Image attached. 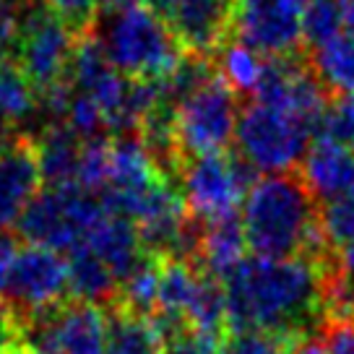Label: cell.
<instances>
[{"mask_svg": "<svg viewBox=\"0 0 354 354\" xmlns=\"http://www.w3.org/2000/svg\"><path fill=\"white\" fill-rule=\"evenodd\" d=\"M16 243L13 237L6 230H0V292H3V284H6V277H8V268H11V261L16 255Z\"/></svg>", "mask_w": 354, "mask_h": 354, "instance_id": "4dcf8cb0", "label": "cell"}, {"mask_svg": "<svg viewBox=\"0 0 354 354\" xmlns=\"http://www.w3.org/2000/svg\"><path fill=\"white\" fill-rule=\"evenodd\" d=\"M42 185L44 180L34 138L16 136L0 146V230L19 224Z\"/></svg>", "mask_w": 354, "mask_h": 354, "instance_id": "5bb4252c", "label": "cell"}, {"mask_svg": "<svg viewBox=\"0 0 354 354\" xmlns=\"http://www.w3.org/2000/svg\"><path fill=\"white\" fill-rule=\"evenodd\" d=\"M11 354H60V352H55V349H42V346H32V344L21 342Z\"/></svg>", "mask_w": 354, "mask_h": 354, "instance_id": "e575fe53", "label": "cell"}, {"mask_svg": "<svg viewBox=\"0 0 354 354\" xmlns=\"http://www.w3.org/2000/svg\"><path fill=\"white\" fill-rule=\"evenodd\" d=\"M295 346L255 331H232L219 344V354H292Z\"/></svg>", "mask_w": 354, "mask_h": 354, "instance_id": "4316f807", "label": "cell"}, {"mask_svg": "<svg viewBox=\"0 0 354 354\" xmlns=\"http://www.w3.org/2000/svg\"><path fill=\"white\" fill-rule=\"evenodd\" d=\"M104 214L107 206L97 193H88L78 185L44 188L26 206L16 227L26 237V243L42 245L57 253H71L86 240V234Z\"/></svg>", "mask_w": 354, "mask_h": 354, "instance_id": "52a82bcc", "label": "cell"}, {"mask_svg": "<svg viewBox=\"0 0 354 354\" xmlns=\"http://www.w3.org/2000/svg\"><path fill=\"white\" fill-rule=\"evenodd\" d=\"M253 97L255 102H263V104L287 110L292 115H299L315 125L331 102L328 88L323 86V81L313 71V66L297 60L295 55L268 57Z\"/></svg>", "mask_w": 354, "mask_h": 354, "instance_id": "7c38bea8", "label": "cell"}, {"mask_svg": "<svg viewBox=\"0 0 354 354\" xmlns=\"http://www.w3.org/2000/svg\"><path fill=\"white\" fill-rule=\"evenodd\" d=\"M84 144L86 141H81L63 122L44 125V131L34 138V146H37L39 169H42V180L47 188L76 185Z\"/></svg>", "mask_w": 354, "mask_h": 354, "instance_id": "ac0fdd59", "label": "cell"}, {"mask_svg": "<svg viewBox=\"0 0 354 354\" xmlns=\"http://www.w3.org/2000/svg\"><path fill=\"white\" fill-rule=\"evenodd\" d=\"M318 125L299 115L263 102H250L240 110L234 141L237 156L253 172L284 175L305 159Z\"/></svg>", "mask_w": 354, "mask_h": 354, "instance_id": "5b68a950", "label": "cell"}, {"mask_svg": "<svg viewBox=\"0 0 354 354\" xmlns=\"http://www.w3.org/2000/svg\"><path fill=\"white\" fill-rule=\"evenodd\" d=\"M188 55L219 53L230 39L232 0H146Z\"/></svg>", "mask_w": 354, "mask_h": 354, "instance_id": "4fadbf2b", "label": "cell"}, {"mask_svg": "<svg viewBox=\"0 0 354 354\" xmlns=\"http://www.w3.org/2000/svg\"><path fill=\"white\" fill-rule=\"evenodd\" d=\"M305 42L315 50L321 44L331 42L344 29V3L342 0H308L305 6Z\"/></svg>", "mask_w": 354, "mask_h": 354, "instance_id": "cb8c5ba5", "label": "cell"}, {"mask_svg": "<svg viewBox=\"0 0 354 354\" xmlns=\"http://www.w3.org/2000/svg\"><path fill=\"white\" fill-rule=\"evenodd\" d=\"M42 110V97L19 63L0 57V112L13 125H29Z\"/></svg>", "mask_w": 354, "mask_h": 354, "instance_id": "7402d4cb", "label": "cell"}, {"mask_svg": "<svg viewBox=\"0 0 354 354\" xmlns=\"http://www.w3.org/2000/svg\"><path fill=\"white\" fill-rule=\"evenodd\" d=\"M313 71L339 97H354V34L342 32L313 50Z\"/></svg>", "mask_w": 354, "mask_h": 354, "instance_id": "44dd1931", "label": "cell"}, {"mask_svg": "<svg viewBox=\"0 0 354 354\" xmlns=\"http://www.w3.org/2000/svg\"><path fill=\"white\" fill-rule=\"evenodd\" d=\"M321 234L326 248L336 253L354 245V196L326 203L321 209Z\"/></svg>", "mask_w": 354, "mask_h": 354, "instance_id": "d4e9b609", "label": "cell"}, {"mask_svg": "<svg viewBox=\"0 0 354 354\" xmlns=\"http://www.w3.org/2000/svg\"><path fill=\"white\" fill-rule=\"evenodd\" d=\"M71 297L66 255L42 248L24 245L16 250L8 277L0 292V302L26 323L47 310L63 305Z\"/></svg>", "mask_w": 354, "mask_h": 354, "instance_id": "9c48e42d", "label": "cell"}, {"mask_svg": "<svg viewBox=\"0 0 354 354\" xmlns=\"http://www.w3.org/2000/svg\"><path fill=\"white\" fill-rule=\"evenodd\" d=\"M292 354H326L323 352V342H315V339H308V342H302L295 346V352Z\"/></svg>", "mask_w": 354, "mask_h": 354, "instance_id": "836d02e7", "label": "cell"}, {"mask_svg": "<svg viewBox=\"0 0 354 354\" xmlns=\"http://www.w3.org/2000/svg\"><path fill=\"white\" fill-rule=\"evenodd\" d=\"M331 253L321 258H245L224 279L230 333L255 331L297 344L328 326Z\"/></svg>", "mask_w": 354, "mask_h": 354, "instance_id": "6da1fadb", "label": "cell"}, {"mask_svg": "<svg viewBox=\"0 0 354 354\" xmlns=\"http://www.w3.org/2000/svg\"><path fill=\"white\" fill-rule=\"evenodd\" d=\"M315 138H326V141L354 149V97H339L328 102V107L323 110L318 120Z\"/></svg>", "mask_w": 354, "mask_h": 354, "instance_id": "484cf974", "label": "cell"}, {"mask_svg": "<svg viewBox=\"0 0 354 354\" xmlns=\"http://www.w3.org/2000/svg\"><path fill=\"white\" fill-rule=\"evenodd\" d=\"M81 245H86L91 253L100 255L120 284L144 263L146 255H149L144 243H141L138 227L128 216H120L110 209L94 224V230L86 234V240Z\"/></svg>", "mask_w": 354, "mask_h": 354, "instance_id": "2e32d148", "label": "cell"}, {"mask_svg": "<svg viewBox=\"0 0 354 354\" xmlns=\"http://www.w3.org/2000/svg\"><path fill=\"white\" fill-rule=\"evenodd\" d=\"M11 8H13L11 0H0V19H3V16H8V11H11Z\"/></svg>", "mask_w": 354, "mask_h": 354, "instance_id": "d590c367", "label": "cell"}, {"mask_svg": "<svg viewBox=\"0 0 354 354\" xmlns=\"http://www.w3.org/2000/svg\"><path fill=\"white\" fill-rule=\"evenodd\" d=\"M42 3L60 19H66L71 26H76L78 32H88L102 8V0H42Z\"/></svg>", "mask_w": 354, "mask_h": 354, "instance_id": "83f0119b", "label": "cell"}, {"mask_svg": "<svg viewBox=\"0 0 354 354\" xmlns=\"http://www.w3.org/2000/svg\"><path fill=\"white\" fill-rule=\"evenodd\" d=\"M243 232L258 258H321L331 253L321 234V211L299 175H266L243 201Z\"/></svg>", "mask_w": 354, "mask_h": 354, "instance_id": "7a4b0ae2", "label": "cell"}, {"mask_svg": "<svg viewBox=\"0 0 354 354\" xmlns=\"http://www.w3.org/2000/svg\"><path fill=\"white\" fill-rule=\"evenodd\" d=\"M110 336V315L86 299H66L24 323V342L60 354H104Z\"/></svg>", "mask_w": 354, "mask_h": 354, "instance_id": "8fae6325", "label": "cell"}, {"mask_svg": "<svg viewBox=\"0 0 354 354\" xmlns=\"http://www.w3.org/2000/svg\"><path fill=\"white\" fill-rule=\"evenodd\" d=\"M198 248H196V266H201L214 279H224L245 261V232L240 214H230L214 221H198Z\"/></svg>", "mask_w": 354, "mask_h": 354, "instance_id": "e0dca14e", "label": "cell"}, {"mask_svg": "<svg viewBox=\"0 0 354 354\" xmlns=\"http://www.w3.org/2000/svg\"><path fill=\"white\" fill-rule=\"evenodd\" d=\"M91 34L112 68L133 81H162L185 57L175 34L149 6L107 11L97 29L91 26Z\"/></svg>", "mask_w": 354, "mask_h": 354, "instance_id": "3957f363", "label": "cell"}, {"mask_svg": "<svg viewBox=\"0 0 354 354\" xmlns=\"http://www.w3.org/2000/svg\"><path fill=\"white\" fill-rule=\"evenodd\" d=\"M76 26L50 11L42 0L16 3V32H13L11 60L29 76L39 97L66 84L71 57L81 39Z\"/></svg>", "mask_w": 354, "mask_h": 354, "instance_id": "277c9868", "label": "cell"}, {"mask_svg": "<svg viewBox=\"0 0 354 354\" xmlns=\"http://www.w3.org/2000/svg\"><path fill=\"white\" fill-rule=\"evenodd\" d=\"M144 0H102V8L104 11H125V8H133V6H141Z\"/></svg>", "mask_w": 354, "mask_h": 354, "instance_id": "d6a6232c", "label": "cell"}, {"mask_svg": "<svg viewBox=\"0 0 354 354\" xmlns=\"http://www.w3.org/2000/svg\"><path fill=\"white\" fill-rule=\"evenodd\" d=\"M240 120L237 91L219 73L190 91L172 112V146L177 162L221 154L234 138Z\"/></svg>", "mask_w": 354, "mask_h": 354, "instance_id": "8992f818", "label": "cell"}, {"mask_svg": "<svg viewBox=\"0 0 354 354\" xmlns=\"http://www.w3.org/2000/svg\"><path fill=\"white\" fill-rule=\"evenodd\" d=\"M162 344L165 339L156 331L151 318L136 315L120 305H112L110 336H107L104 354H159Z\"/></svg>", "mask_w": 354, "mask_h": 354, "instance_id": "ffe728a7", "label": "cell"}, {"mask_svg": "<svg viewBox=\"0 0 354 354\" xmlns=\"http://www.w3.org/2000/svg\"><path fill=\"white\" fill-rule=\"evenodd\" d=\"M266 60L268 57H261L250 47L232 42L227 44V47H221L219 60H214V63H216V73H219L221 81H227L237 94L240 91H245V94L250 91L253 94L266 68Z\"/></svg>", "mask_w": 354, "mask_h": 354, "instance_id": "603a6c76", "label": "cell"}, {"mask_svg": "<svg viewBox=\"0 0 354 354\" xmlns=\"http://www.w3.org/2000/svg\"><path fill=\"white\" fill-rule=\"evenodd\" d=\"M326 354H354V321L328 323L323 333Z\"/></svg>", "mask_w": 354, "mask_h": 354, "instance_id": "f546056e", "label": "cell"}, {"mask_svg": "<svg viewBox=\"0 0 354 354\" xmlns=\"http://www.w3.org/2000/svg\"><path fill=\"white\" fill-rule=\"evenodd\" d=\"M299 177L315 196V201L352 198L354 196V149L315 138L299 162Z\"/></svg>", "mask_w": 354, "mask_h": 354, "instance_id": "9a60e30c", "label": "cell"}, {"mask_svg": "<svg viewBox=\"0 0 354 354\" xmlns=\"http://www.w3.org/2000/svg\"><path fill=\"white\" fill-rule=\"evenodd\" d=\"M308 0H232L230 37L261 57H292L305 42Z\"/></svg>", "mask_w": 354, "mask_h": 354, "instance_id": "30bf717a", "label": "cell"}, {"mask_svg": "<svg viewBox=\"0 0 354 354\" xmlns=\"http://www.w3.org/2000/svg\"><path fill=\"white\" fill-rule=\"evenodd\" d=\"M11 138H16V125H13V122L0 112V146L8 144Z\"/></svg>", "mask_w": 354, "mask_h": 354, "instance_id": "1f68e13d", "label": "cell"}, {"mask_svg": "<svg viewBox=\"0 0 354 354\" xmlns=\"http://www.w3.org/2000/svg\"><path fill=\"white\" fill-rule=\"evenodd\" d=\"M159 354H219V342L206 339V336L185 328V331L169 336L162 344V352Z\"/></svg>", "mask_w": 354, "mask_h": 354, "instance_id": "f1b7e54d", "label": "cell"}, {"mask_svg": "<svg viewBox=\"0 0 354 354\" xmlns=\"http://www.w3.org/2000/svg\"><path fill=\"white\" fill-rule=\"evenodd\" d=\"M180 193L196 221H214L237 214L253 185V169L240 156L203 154L177 165Z\"/></svg>", "mask_w": 354, "mask_h": 354, "instance_id": "ba28073f", "label": "cell"}, {"mask_svg": "<svg viewBox=\"0 0 354 354\" xmlns=\"http://www.w3.org/2000/svg\"><path fill=\"white\" fill-rule=\"evenodd\" d=\"M68 263V287L71 297L86 299V302H115L120 292V281L104 266L100 255H94L86 245H78L66 253Z\"/></svg>", "mask_w": 354, "mask_h": 354, "instance_id": "d6986e66", "label": "cell"}]
</instances>
